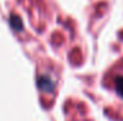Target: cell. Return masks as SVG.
<instances>
[{"label":"cell","instance_id":"obj_1","mask_svg":"<svg viewBox=\"0 0 123 121\" xmlns=\"http://www.w3.org/2000/svg\"><path fill=\"white\" fill-rule=\"evenodd\" d=\"M117 89H118V91L123 95V78H121L117 82Z\"/></svg>","mask_w":123,"mask_h":121}]
</instances>
